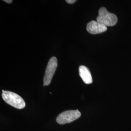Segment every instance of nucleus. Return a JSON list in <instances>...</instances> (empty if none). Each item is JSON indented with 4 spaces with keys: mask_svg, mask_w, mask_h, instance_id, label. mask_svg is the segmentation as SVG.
Listing matches in <instances>:
<instances>
[{
    "mask_svg": "<svg viewBox=\"0 0 131 131\" xmlns=\"http://www.w3.org/2000/svg\"><path fill=\"white\" fill-rule=\"evenodd\" d=\"M2 98L6 103L14 107L21 109L25 107L26 104L20 96L17 94L9 91L2 90Z\"/></svg>",
    "mask_w": 131,
    "mask_h": 131,
    "instance_id": "obj_1",
    "label": "nucleus"
},
{
    "mask_svg": "<svg viewBox=\"0 0 131 131\" xmlns=\"http://www.w3.org/2000/svg\"><path fill=\"white\" fill-rule=\"evenodd\" d=\"M97 21L105 26H113L117 22V16L108 12L106 8L102 7L99 10V15Z\"/></svg>",
    "mask_w": 131,
    "mask_h": 131,
    "instance_id": "obj_2",
    "label": "nucleus"
},
{
    "mask_svg": "<svg viewBox=\"0 0 131 131\" xmlns=\"http://www.w3.org/2000/svg\"><path fill=\"white\" fill-rule=\"evenodd\" d=\"M81 116L78 110H68L60 114L56 118V122L59 124L69 123L77 119Z\"/></svg>",
    "mask_w": 131,
    "mask_h": 131,
    "instance_id": "obj_3",
    "label": "nucleus"
},
{
    "mask_svg": "<svg viewBox=\"0 0 131 131\" xmlns=\"http://www.w3.org/2000/svg\"><path fill=\"white\" fill-rule=\"evenodd\" d=\"M57 67V59L56 57H52L49 61L43 78L44 86L50 84L52 78Z\"/></svg>",
    "mask_w": 131,
    "mask_h": 131,
    "instance_id": "obj_4",
    "label": "nucleus"
},
{
    "mask_svg": "<svg viewBox=\"0 0 131 131\" xmlns=\"http://www.w3.org/2000/svg\"><path fill=\"white\" fill-rule=\"evenodd\" d=\"M107 28L106 26L95 20L90 21L86 26L87 31L93 35L103 33L107 31Z\"/></svg>",
    "mask_w": 131,
    "mask_h": 131,
    "instance_id": "obj_5",
    "label": "nucleus"
},
{
    "mask_svg": "<svg viewBox=\"0 0 131 131\" xmlns=\"http://www.w3.org/2000/svg\"><path fill=\"white\" fill-rule=\"evenodd\" d=\"M79 73L81 79L86 84H90L93 80L89 69L84 66H81L79 68Z\"/></svg>",
    "mask_w": 131,
    "mask_h": 131,
    "instance_id": "obj_6",
    "label": "nucleus"
},
{
    "mask_svg": "<svg viewBox=\"0 0 131 131\" xmlns=\"http://www.w3.org/2000/svg\"><path fill=\"white\" fill-rule=\"evenodd\" d=\"M66 2L68 3V4H73L75 2H76V0H66Z\"/></svg>",
    "mask_w": 131,
    "mask_h": 131,
    "instance_id": "obj_7",
    "label": "nucleus"
},
{
    "mask_svg": "<svg viewBox=\"0 0 131 131\" xmlns=\"http://www.w3.org/2000/svg\"><path fill=\"white\" fill-rule=\"evenodd\" d=\"M4 1L5 2H6V3H8V4L11 3L13 2L12 0H4Z\"/></svg>",
    "mask_w": 131,
    "mask_h": 131,
    "instance_id": "obj_8",
    "label": "nucleus"
}]
</instances>
